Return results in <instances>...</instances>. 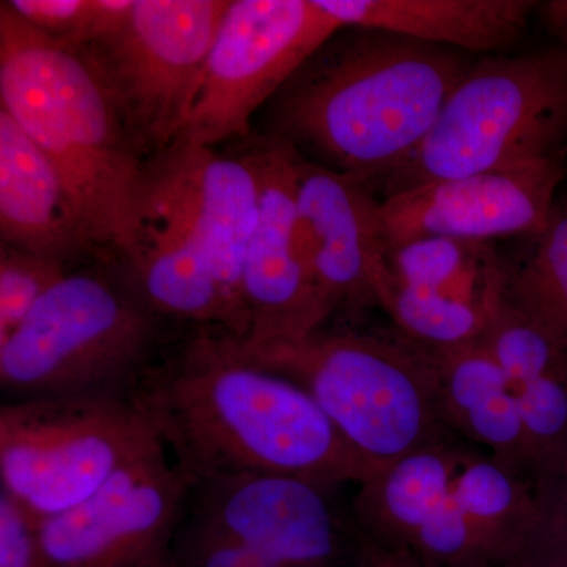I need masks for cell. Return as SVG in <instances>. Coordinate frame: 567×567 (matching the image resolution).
<instances>
[{"label": "cell", "mask_w": 567, "mask_h": 567, "mask_svg": "<svg viewBox=\"0 0 567 567\" xmlns=\"http://www.w3.org/2000/svg\"><path fill=\"white\" fill-rule=\"evenodd\" d=\"M163 450L123 395L11 399L0 406L2 492L40 520L81 505L125 466Z\"/></svg>", "instance_id": "cell-7"}, {"label": "cell", "mask_w": 567, "mask_h": 567, "mask_svg": "<svg viewBox=\"0 0 567 567\" xmlns=\"http://www.w3.org/2000/svg\"><path fill=\"white\" fill-rule=\"evenodd\" d=\"M159 316L130 276L69 271L0 344L9 399L130 398L156 360Z\"/></svg>", "instance_id": "cell-5"}, {"label": "cell", "mask_w": 567, "mask_h": 567, "mask_svg": "<svg viewBox=\"0 0 567 567\" xmlns=\"http://www.w3.org/2000/svg\"><path fill=\"white\" fill-rule=\"evenodd\" d=\"M2 245L66 265L93 251L61 175L39 145L0 107Z\"/></svg>", "instance_id": "cell-16"}, {"label": "cell", "mask_w": 567, "mask_h": 567, "mask_svg": "<svg viewBox=\"0 0 567 567\" xmlns=\"http://www.w3.org/2000/svg\"><path fill=\"white\" fill-rule=\"evenodd\" d=\"M260 182L248 148L221 155L178 136L145 163V210L181 224L199 244L233 305L240 339L245 254L259 216Z\"/></svg>", "instance_id": "cell-11"}, {"label": "cell", "mask_w": 567, "mask_h": 567, "mask_svg": "<svg viewBox=\"0 0 567 567\" xmlns=\"http://www.w3.org/2000/svg\"><path fill=\"white\" fill-rule=\"evenodd\" d=\"M354 567H429L415 555L404 550L382 546L374 540L364 539L357 551Z\"/></svg>", "instance_id": "cell-29"}, {"label": "cell", "mask_w": 567, "mask_h": 567, "mask_svg": "<svg viewBox=\"0 0 567 567\" xmlns=\"http://www.w3.org/2000/svg\"><path fill=\"white\" fill-rule=\"evenodd\" d=\"M567 152V51L480 55L431 132L377 183L383 199L427 183L539 162Z\"/></svg>", "instance_id": "cell-6"}, {"label": "cell", "mask_w": 567, "mask_h": 567, "mask_svg": "<svg viewBox=\"0 0 567 567\" xmlns=\"http://www.w3.org/2000/svg\"><path fill=\"white\" fill-rule=\"evenodd\" d=\"M342 28L380 29L475 55L509 50L527 31L533 0H317Z\"/></svg>", "instance_id": "cell-17"}, {"label": "cell", "mask_w": 567, "mask_h": 567, "mask_svg": "<svg viewBox=\"0 0 567 567\" xmlns=\"http://www.w3.org/2000/svg\"><path fill=\"white\" fill-rule=\"evenodd\" d=\"M341 28L317 0H230L181 136L207 147L245 140L257 110Z\"/></svg>", "instance_id": "cell-9"}, {"label": "cell", "mask_w": 567, "mask_h": 567, "mask_svg": "<svg viewBox=\"0 0 567 567\" xmlns=\"http://www.w3.org/2000/svg\"><path fill=\"white\" fill-rule=\"evenodd\" d=\"M69 274L66 265L11 246L0 248V344L24 323L41 298Z\"/></svg>", "instance_id": "cell-25"}, {"label": "cell", "mask_w": 567, "mask_h": 567, "mask_svg": "<svg viewBox=\"0 0 567 567\" xmlns=\"http://www.w3.org/2000/svg\"><path fill=\"white\" fill-rule=\"evenodd\" d=\"M188 499L166 450L133 462L81 505L40 520L47 567H166Z\"/></svg>", "instance_id": "cell-10"}, {"label": "cell", "mask_w": 567, "mask_h": 567, "mask_svg": "<svg viewBox=\"0 0 567 567\" xmlns=\"http://www.w3.org/2000/svg\"><path fill=\"white\" fill-rule=\"evenodd\" d=\"M453 495L496 567L517 565L544 522L535 488L494 457L465 456Z\"/></svg>", "instance_id": "cell-21"}, {"label": "cell", "mask_w": 567, "mask_h": 567, "mask_svg": "<svg viewBox=\"0 0 567 567\" xmlns=\"http://www.w3.org/2000/svg\"><path fill=\"white\" fill-rule=\"evenodd\" d=\"M528 238L522 259L502 260L503 293L567 341V200L557 199L546 226Z\"/></svg>", "instance_id": "cell-24"}, {"label": "cell", "mask_w": 567, "mask_h": 567, "mask_svg": "<svg viewBox=\"0 0 567 567\" xmlns=\"http://www.w3.org/2000/svg\"><path fill=\"white\" fill-rule=\"evenodd\" d=\"M0 107L61 175L93 248L134 270L147 237L145 162L84 51L25 24L0 3Z\"/></svg>", "instance_id": "cell-3"}, {"label": "cell", "mask_w": 567, "mask_h": 567, "mask_svg": "<svg viewBox=\"0 0 567 567\" xmlns=\"http://www.w3.org/2000/svg\"><path fill=\"white\" fill-rule=\"evenodd\" d=\"M130 399L189 487L216 477L287 475L361 484L375 466L290 380L254 364L223 330L156 358Z\"/></svg>", "instance_id": "cell-1"}, {"label": "cell", "mask_w": 567, "mask_h": 567, "mask_svg": "<svg viewBox=\"0 0 567 567\" xmlns=\"http://www.w3.org/2000/svg\"><path fill=\"white\" fill-rule=\"evenodd\" d=\"M544 24L551 37L558 41V47L567 51V0H548L539 3Z\"/></svg>", "instance_id": "cell-30"}, {"label": "cell", "mask_w": 567, "mask_h": 567, "mask_svg": "<svg viewBox=\"0 0 567 567\" xmlns=\"http://www.w3.org/2000/svg\"><path fill=\"white\" fill-rule=\"evenodd\" d=\"M0 567H47L40 518L6 492L0 494Z\"/></svg>", "instance_id": "cell-27"}, {"label": "cell", "mask_w": 567, "mask_h": 567, "mask_svg": "<svg viewBox=\"0 0 567 567\" xmlns=\"http://www.w3.org/2000/svg\"><path fill=\"white\" fill-rule=\"evenodd\" d=\"M295 186L301 241L324 317L341 306L377 305L372 276L383 246L374 185L295 152Z\"/></svg>", "instance_id": "cell-15"}, {"label": "cell", "mask_w": 567, "mask_h": 567, "mask_svg": "<svg viewBox=\"0 0 567 567\" xmlns=\"http://www.w3.org/2000/svg\"><path fill=\"white\" fill-rule=\"evenodd\" d=\"M567 175V152L505 169L427 183L380 199L383 249L424 237L486 244L546 226Z\"/></svg>", "instance_id": "cell-13"}, {"label": "cell", "mask_w": 567, "mask_h": 567, "mask_svg": "<svg viewBox=\"0 0 567 567\" xmlns=\"http://www.w3.org/2000/svg\"><path fill=\"white\" fill-rule=\"evenodd\" d=\"M544 522L529 547L525 565L567 567V487L539 499Z\"/></svg>", "instance_id": "cell-28"}, {"label": "cell", "mask_w": 567, "mask_h": 567, "mask_svg": "<svg viewBox=\"0 0 567 567\" xmlns=\"http://www.w3.org/2000/svg\"><path fill=\"white\" fill-rule=\"evenodd\" d=\"M331 484L287 475L216 477L189 487L186 516L281 567H339L346 554Z\"/></svg>", "instance_id": "cell-14"}, {"label": "cell", "mask_w": 567, "mask_h": 567, "mask_svg": "<svg viewBox=\"0 0 567 567\" xmlns=\"http://www.w3.org/2000/svg\"><path fill=\"white\" fill-rule=\"evenodd\" d=\"M166 567H281L234 537L186 516Z\"/></svg>", "instance_id": "cell-26"}, {"label": "cell", "mask_w": 567, "mask_h": 567, "mask_svg": "<svg viewBox=\"0 0 567 567\" xmlns=\"http://www.w3.org/2000/svg\"><path fill=\"white\" fill-rule=\"evenodd\" d=\"M427 350L450 429L487 447L488 456L535 488V454L520 410L505 371L483 341Z\"/></svg>", "instance_id": "cell-18"}, {"label": "cell", "mask_w": 567, "mask_h": 567, "mask_svg": "<svg viewBox=\"0 0 567 567\" xmlns=\"http://www.w3.org/2000/svg\"><path fill=\"white\" fill-rule=\"evenodd\" d=\"M159 316L207 324L240 339L229 297L199 244L181 224L152 216L140 264L132 270Z\"/></svg>", "instance_id": "cell-20"}, {"label": "cell", "mask_w": 567, "mask_h": 567, "mask_svg": "<svg viewBox=\"0 0 567 567\" xmlns=\"http://www.w3.org/2000/svg\"><path fill=\"white\" fill-rule=\"evenodd\" d=\"M375 303L393 319L399 333L425 349H450L480 341L487 323L486 306L456 295L415 289L395 282L380 259L372 276Z\"/></svg>", "instance_id": "cell-22"}, {"label": "cell", "mask_w": 567, "mask_h": 567, "mask_svg": "<svg viewBox=\"0 0 567 567\" xmlns=\"http://www.w3.org/2000/svg\"><path fill=\"white\" fill-rule=\"evenodd\" d=\"M229 3L134 0L122 29L81 50L102 76L142 155H156L181 136Z\"/></svg>", "instance_id": "cell-8"}, {"label": "cell", "mask_w": 567, "mask_h": 567, "mask_svg": "<svg viewBox=\"0 0 567 567\" xmlns=\"http://www.w3.org/2000/svg\"><path fill=\"white\" fill-rule=\"evenodd\" d=\"M477 58L380 29L341 28L268 103L267 136L375 188L427 136Z\"/></svg>", "instance_id": "cell-2"}, {"label": "cell", "mask_w": 567, "mask_h": 567, "mask_svg": "<svg viewBox=\"0 0 567 567\" xmlns=\"http://www.w3.org/2000/svg\"><path fill=\"white\" fill-rule=\"evenodd\" d=\"M386 274L402 286L456 295L486 306L498 256L486 244L424 237L383 249Z\"/></svg>", "instance_id": "cell-23"}, {"label": "cell", "mask_w": 567, "mask_h": 567, "mask_svg": "<svg viewBox=\"0 0 567 567\" xmlns=\"http://www.w3.org/2000/svg\"><path fill=\"white\" fill-rule=\"evenodd\" d=\"M260 182L259 216L241 271L245 349L303 341L327 320L301 241L295 152L270 136L249 142Z\"/></svg>", "instance_id": "cell-12"}, {"label": "cell", "mask_w": 567, "mask_h": 567, "mask_svg": "<svg viewBox=\"0 0 567 567\" xmlns=\"http://www.w3.org/2000/svg\"><path fill=\"white\" fill-rule=\"evenodd\" d=\"M505 567H533V566L525 565V563H517V565H509V566H505Z\"/></svg>", "instance_id": "cell-31"}, {"label": "cell", "mask_w": 567, "mask_h": 567, "mask_svg": "<svg viewBox=\"0 0 567 567\" xmlns=\"http://www.w3.org/2000/svg\"><path fill=\"white\" fill-rule=\"evenodd\" d=\"M465 454L447 442L415 451L360 484L354 514L365 539L410 547L451 494Z\"/></svg>", "instance_id": "cell-19"}, {"label": "cell", "mask_w": 567, "mask_h": 567, "mask_svg": "<svg viewBox=\"0 0 567 567\" xmlns=\"http://www.w3.org/2000/svg\"><path fill=\"white\" fill-rule=\"evenodd\" d=\"M240 349L254 364L311 395L377 472L446 442L450 425L431 353L399 331H317L303 341Z\"/></svg>", "instance_id": "cell-4"}]
</instances>
